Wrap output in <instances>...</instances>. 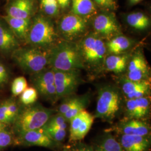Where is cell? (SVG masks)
<instances>
[{"instance_id":"19","label":"cell","mask_w":151,"mask_h":151,"mask_svg":"<svg viewBox=\"0 0 151 151\" xmlns=\"http://www.w3.org/2000/svg\"><path fill=\"white\" fill-rule=\"evenodd\" d=\"M18 39L27 40V35L31 25V19H20L6 15L2 17Z\"/></svg>"},{"instance_id":"7","label":"cell","mask_w":151,"mask_h":151,"mask_svg":"<svg viewBox=\"0 0 151 151\" xmlns=\"http://www.w3.org/2000/svg\"><path fill=\"white\" fill-rule=\"evenodd\" d=\"M88 29L87 19L72 13L63 16L58 24V31L64 40L73 42L82 37Z\"/></svg>"},{"instance_id":"12","label":"cell","mask_w":151,"mask_h":151,"mask_svg":"<svg viewBox=\"0 0 151 151\" xmlns=\"http://www.w3.org/2000/svg\"><path fill=\"white\" fill-rule=\"evenodd\" d=\"M150 68L143 55L140 53L135 54L129 60L128 65L127 78L132 81L148 80Z\"/></svg>"},{"instance_id":"26","label":"cell","mask_w":151,"mask_h":151,"mask_svg":"<svg viewBox=\"0 0 151 151\" xmlns=\"http://www.w3.org/2000/svg\"><path fill=\"white\" fill-rule=\"evenodd\" d=\"M89 102V97L87 95L80 96L78 101L63 116L67 122H70L76 115L80 113L83 110H85L88 103Z\"/></svg>"},{"instance_id":"9","label":"cell","mask_w":151,"mask_h":151,"mask_svg":"<svg viewBox=\"0 0 151 151\" xmlns=\"http://www.w3.org/2000/svg\"><path fill=\"white\" fill-rule=\"evenodd\" d=\"M32 81L38 93L46 100L52 103H55L58 100L54 84V72L52 68H45L32 74Z\"/></svg>"},{"instance_id":"42","label":"cell","mask_w":151,"mask_h":151,"mask_svg":"<svg viewBox=\"0 0 151 151\" xmlns=\"http://www.w3.org/2000/svg\"><path fill=\"white\" fill-rule=\"evenodd\" d=\"M63 151H70V150H65Z\"/></svg>"},{"instance_id":"29","label":"cell","mask_w":151,"mask_h":151,"mask_svg":"<svg viewBox=\"0 0 151 151\" xmlns=\"http://www.w3.org/2000/svg\"><path fill=\"white\" fill-rule=\"evenodd\" d=\"M27 88V82L23 76H19L14 79L11 85V92L14 96L21 95Z\"/></svg>"},{"instance_id":"36","label":"cell","mask_w":151,"mask_h":151,"mask_svg":"<svg viewBox=\"0 0 151 151\" xmlns=\"http://www.w3.org/2000/svg\"><path fill=\"white\" fill-rule=\"evenodd\" d=\"M0 122L6 124L12 123L7 113L6 101L0 104Z\"/></svg>"},{"instance_id":"22","label":"cell","mask_w":151,"mask_h":151,"mask_svg":"<svg viewBox=\"0 0 151 151\" xmlns=\"http://www.w3.org/2000/svg\"><path fill=\"white\" fill-rule=\"evenodd\" d=\"M71 13L87 19L96 14L97 8L92 0H71Z\"/></svg>"},{"instance_id":"24","label":"cell","mask_w":151,"mask_h":151,"mask_svg":"<svg viewBox=\"0 0 151 151\" xmlns=\"http://www.w3.org/2000/svg\"><path fill=\"white\" fill-rule=\"evenodd\" d=\"M126 20L131 27L138 30H146L150 25V19L141 12H132L128 14Z\"/></svg>"},{"instance_id":"31","label":"cell","mask_w":151,"mask_h":151,"mask_svg":"<svg viewBox=\"0 0 151 151\" xmlns=\"http://www.w3.org/2000/svg\"><path fill=\"white\" fill-rule=\"evenodd\" d=\"M67 123L63 115L58 113L55 115L51 116L44 126L48 127H60L67 129Z\"/></svg>"},{"instance_id":"4","label":"cell","mask_w":151,"mask_h":151,"mask_svg":"<svg viewBox=\"0 0 151 151\" xmlns=\"http://www.w3.org/2000/svg\"><path fill=\"white\" fill-rule=\"evenodd\" d=\"M53 110L37 105L20 112L15 120V130L20 135L30 130L42 128L52 116Z\"/></svg>"},{"instance_id":"13","label":"cell","mask_w":151,"mask_h":151,"mask_svg":"<svg viewBox=\"0 0 151 151\" xmlns=\"http://www.w3.org/2000/svg\"><path fill=\"white\" fill-rule=\"evenodd\" d=\"M121 85L123 92L127 99L147 96L151 87L149 80L132 81L127 77L122 79Z\"/></svg>"},{"instance_id":"8","label":"cell","mask_w":151,"mask_h":151,"mask_svg":"<svg viewBox=\"0 0 151 151\" xmlns=\"http://www.w3.org/2000/svg\"><path fill=\"white\" fill-rule=\"evenodd\" d=\"M53 70L58 99L70 96L81 83L80 70Z\"/></svg>"},{"instance_id":"37","label":"cell","mask_w":151,"mask_h":151,"mask_svg":"<svg viewBox=\"0 0 151 151\" xmlns=\"http://www.w3.org/2000/svg\"><path fill=\"white\" fill-rule=\"evenodd\" d=\"M9 79V72L5 66L0 63V87L5 85Z\"/></svg>"},{"instance_id":"35","label":"cell","mask_w":151,"mask_h":151,"mask_svg":"<svg viewBox=\"0 0 151 151\" xmlns=\"http://www.w3.org/2000/svg\"><path fill=\"white\" fill-rule=\"evenodd\" d=\"M12 142V137L10 133L6 129L0 130V149L10 146Z\"/></svg>"},{"instance_id":"39","label":"cell","mask_w":151,"mask_h":151,"mask_svg":"<svg viewBox=\"0 0 151 151\" xmlns=\"http://www.w3.org/2000/svg\"><path fill=\"white\" fill-rule=\"evenodd\" d=\"M70 151H95L90 146L81 145L77 146L74 149Z\"/></svg>"},{"instance_id":"23","label":"cell","mask_w":151,"mask_h":151,"mask_svg":"<svg viewBox=\"0 0 151 151\" xmlns=\"http://www.w3.org/2000/svg\"><path fill=\"white\" fill-rule=\"evenodd\" d=\"M132 43L133 42L129 38L119 35L110 39L106 44V47L109 54H119L130 48Z\"/></svg>"},{"instance_id":"1","label":"cell","mask_w":151,"mask_h":151,"mask_svg":"<svg viewBox=\"0 0 151 151\" xmlns=\"http://www.w3.org/2000/svg\"><path fill=\"white\" fill-rule=\"evenodd\" d=\"M48 65L60 70H80L85 67L78 44L65 40L49 49Z\"/></svg>"},{"instance_id":"16","label":"cell","mask_w":151,"mask_h":151,"mask_svg":"<svg viewBox=\"0 0 151 151\" xmlns=\"http://www.w3.org/2000/svg\"><path fill=\"white\" fill-rule=\"evenodd\" d=\"M125 106L129 119H142L150 112V99L148 96L127 99Z\"/></svg>"},{"instance_id":"20","label":"cell","mask_w":151,"mask_h":151,"mask_svg":"<svg viewBox=\"0 0 151 151\" xmlns=\"http://www.w3.org/2000/svg\"><path fill=\"white\" fill-rule=\"evenodd\" d=\"M17 48L19 41L16 35L4 20L0 21V50L4 52H12Z\"/></svg>"},{"instance_id":"17","label":"cell","mask_w":151,"mask_h":151,"mask_svg":"<svg viewBox=\"0 0 151 151\" xmlns=\"http://www.w3.org/2000/svg\"><path fill=\"white\" fill-rule=\"evenodd\" d=\"M116 129L122 134L148 136L151 128L149 124L140 119H129L118 124Z\"/></svg>"},{"instance_id":"3","label":"cell","mask_w":151,"mask_h":151,"mask_svg":"<svg viewBox=\"0 0 151 151\" xmlns=\"http://www.w3.org/2000/svg\"><path fill=\"white\" fill-rule=\"evenodd\" d=\"M12 57L22 70L32 75L43 70L48 65V50L38 47H19L12 52Z\"/></svg>"},{"instance_id":"11","label":"cell","mask_w":151,"mask_h":151,"mask_svg":"<svg viewBox=\"0 0 151 151\" xmlns=\"http://www.w3.org/2000/svg\"><path fill=\"white\" fill-rule=\"evenodd\" d=\"M95 118L91 114L83 110L71 119L70 122V141L83 139L91 129Z\"/></svg>"},{"instance_id":"30","label":"cell","mask_w":151,"mask_h":151,"mask_svg":"<svg viewBox=\"0 0 151 151\" xmlns=\"http://www.w3.org/2000/svg\"><path fill=\"white\" fill-rule=\"evenodd\" d=\"M38 96L37 90L34 87H29L21 94L20 101L25 105H30L36 102Z\"/></svg>"},{"instance_id":"41","label":"cell","mask_w":151,"mask_h":151,"mask_svg":"<svg viewBox=\"0 0 151 151\" xmlns=\"http://www.w3.org/2000/svg\"><path fill=\"white\" fill-rule=\"evenodd\" d=\"M130 3L132 5H135L140 2L142 0H129Z\"/></svg>"},{"instance_id":"32","label":"cell","mask_w":151,"mask_h":151,"mask_svg":"<svg viewBox=\"0 0 151 151\" xmlns=\"http://www.w3.org/2000/svg\"><path fill=\"white\" fill-rule=\"evenodd\" d=\"M6 101L7 114L12 123L14 122L17 115L20 113L19 107L15 100L14 99H9L6 100Z\"/></svg>"},{"instance_id":"6","label":"cell","mask_w":151,"mask_h":151,"mask_svg":"<svg viewBox=\"0 0 151 151\" xmlns=\"http://www.w3.org/2000/svg\"><path fill=\"white\" fill-rule=\"evenodd\" d=\"M78 45L85 65L99 67L104 63L107 49L102 38L90 34L83 38Z\"/></svg>"},{"instance_id":"28","label":"cell","mask_w":151,"mask_h":151,"mask_svg":"<svg viewBox=\"0 0 151 151\" xmlns=\"http://www.w3.org/2000/svg\"><path fill=\"white\" fill-rule=\"evenodd\" d=\"M49 137L55 142H60L63 140L67 134L66 129L60 127H42Z\"/></svg>"},{"instance_id":"25","label":"cell","mask_w":151,"mask_h":151,"mask_svg":"<svg viewBox=\"0 0 151 151\" xmlns=\"http://www.w3.org/2000/svg\"><path fill=\"white\" fill-rule=\"evenodd\" d=\"M96 151H124L120 143L113 135L108 133L104 135L98 144Z\"/></svg>"},{"instance_id":"18","label":"cell","mask_w":151,"mask_h":151,"mask_svg":"<svg viewBox=\"0 0 151 151\" xmlns=\"http://www.w3.org/2000/svg\"><path fill=\"white\" fill-rule=\"evenodd\" d=\"M120 143L124 151H147L150 146L148 136L122 134Z\"/></svg>"},{"instance_id":"27","label":"cell","mask_w":151,"mask_h":151,"mask_svg":"<svg viewBox=\"0 0 151 151\" xmlns=\"http://www.w3.org/2000/svg\"><path fill=\"white\" fill-rule=\"evenodd\" d=\"M40 7L44 14L49 17H55L60 12L57 0H40Z\"/></svg>"},{"instance_id":"34","label":"cell","mask_w":151,"mask_h":151,"mask_svg":"<svg viewBox=\"0 0 151 151\" xmlns=\"http://www.w3.org/2000/svg\"><path fill=\"white\" fill-rule=\"evenodd\" d=\"M95 5L106 11H114L118 8L116 0H92Z\"/></svg>"},{"instance_id":"38","label":"cell","mask_w":151,"mask_h":151,"mask_svg":"<svg viewBox=\"0 0 151 151\" xmlns=\"http://www.w3.org/2000/svg\"><path fill=\"white\" fill-rule=\"evenodd\" d=\"M60 9L62 10H67L70 7L71 0H57Z\"/></svg>"},{"instance_id":"33","label":"cell","mask_w":151,"mask_h":151,"mask_svg":"<svg viewBox=\"0 0 151 151\" xmlns=\"http://www.w3.org/2000/svg\"><path fill=\"white\" fill-rule=\"evenodd\" d=\"M80 96H68L65 99L59 106L58 111V113L62 115L65 114L73 105L75 104L78 100L79 99Z\"/></svg>"},{"instance_id":"2","label":"cell","mask_w":151,"mask_h":151,"mask_svg":"<svg viewBox=\"0 0 151 151\" xmlns=\"http://www.w3.org/2000/svg\"><path fill=\"white\" fill-rule=\"evenodd\" d=\"M57 32L50 17L39 14L33 19L27 41L32 47L48 50L57 43Z\"/></svg>"},{"instance_id":"21","label":"cell","mask_w":151,"mask_h":151,"mask_svg":"<svg viewBox=\"0 0 151 151\" xmlns=\"http://www.w3.org/2000/svg\"><path fill=\"white\" fill-rule=\"evenodd\" d=\"M129 54H110L106 57L104 64L107 70L120 73L125 70L129 61Z\"/></svg>"},{"instance_id":"5","label":"cell","mask_w":151,"mask_h":151,"mask_svg":"<svg viewBox=\"0 0 151 151\" xmlns=\"http://www.w3.org/2000/svg\"><path fill=\"white\" fill-rule=\"evenodd\" d=\"M121 97L118 89L113 86H105L99 89L95 118L111 120L119 112Z\"/></svg>"},{"instance_id":"14","label":"cell","mask_w":151,"mask_h":151,"mask_svg":"<svg viewBox=\"0 0 151 151\" xmlns=\"http://www.w3.org/2000/svg\"><path fill=\"white\" fill-rule=\"evenodd\" d=\"M18 142L25 146L44 147H52L54 146L55 142L49 137L42 128L27 131L19 135Z\"/></svg>"},{"instance_id":"10","label":"cell","mask_w":151,"mask_h":151,"mask_svg":"<svg viewBox=\"0 0 151 151\" xmlns=\"http://www.w3.org/2000/svg\"><path fill=\"white\" fill-rule=\"evenodd\" d=\"M93 27L99 37L109 40L121 33L119 24L112 12H106L99 14L93 20Z\"/></svg>"},{"instance_id":"40","label":"cell","mask_w":151,"mask_h":151,"mask_svg":"<svg viewBox=\"0 0 151 151\" xmlns=\"http://www.w3.org/2000/svg\"><path fill=\"white\" fill-rule=\"evenodd\" d=\"M7 124H5L0 122V130L6 129V128H7Z\"/></svg>"},{"instance_id":"15","label":"cell","mask_w":151,"mask_h":151,"mask_svg":"<svg viewBox=\"0 0 151 151\" xmlns=\"http://www.w3.org/2000/svg\"><path fill=\"white\" fill-rule=\"evenodd\" d=\"M35 7V0H11L6 8V15L20 19H31Z\"/></svg>"}]
</instances>
